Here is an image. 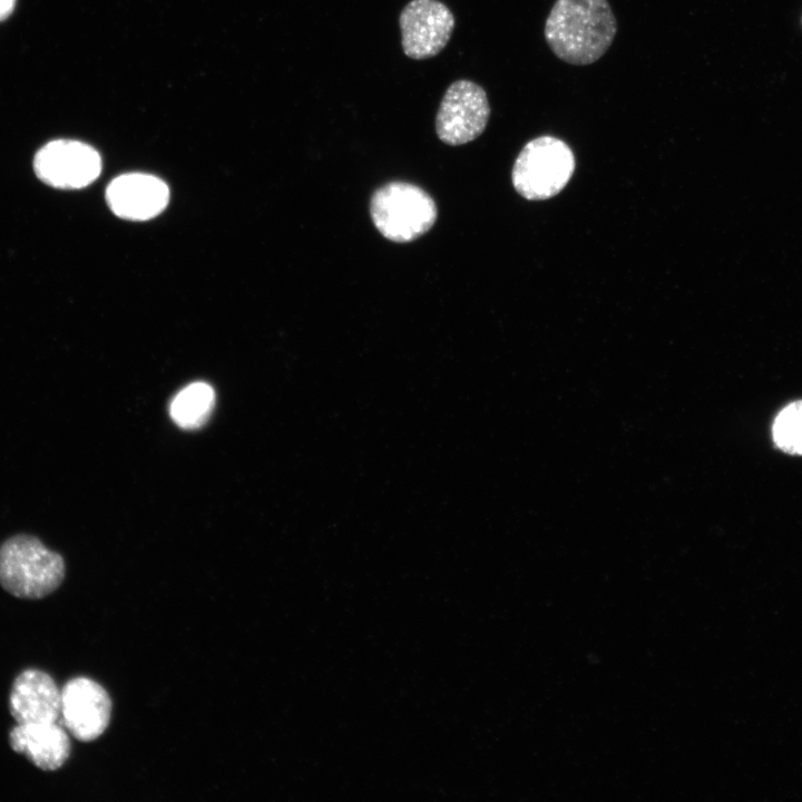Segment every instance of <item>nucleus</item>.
<instances>
[{
  "instance_id": "7ed1b4c3",
  "label": "nucleus",
  "mask_w": 802,
  "mask_h": 802,
  "mask_svg": "<svg viewBox=\"0 0 802 802\" xmlns=\"http://www.w3.org/2000/svg\"><path fill=\"white\" fill-rule=\"evenodd\" d=\"M376 229L388 239L405 243L426 234L437 219V206L421 187L392 182L378 188L370 202Z\"/></svg>"
},
{
  "instance_id": "f257e3e1",
  "label": "nucleus",
  "mask_w": 802,
  "mask_h": 802,
  "mask_svg": "<svg viewBox=\"0 0 802 802\" xmlns=\"http://www.w3.org/2000/svg\"><path fill=\"white\" fill-rule=\"evenodd\" d=\"M616 33L617 21L608 0H556L544 27L552 53L574 66L600 59Z\"/></svg>"
},
{
  "instance_id": "6e6552de",
  "label": "nucleus",
  "mask_w": 802,
  "mask_h": 802,
  "mask_svg": "<svg viewBox=\"0 0 802 802\" xmlns=\"http://www.w3.org/2000/svg\"><path fill=\"white\" fill-rule=\"evenodd\" d=\"M110 716L111 700L97 682L76 677L62 687L60 717L75 739L82 742L98 739L108 727Z\"/></svg>"
},
{
  "instance_id": "1a4fd4ad",
  "label": "nucleus",
  "mask_w": 802,
  "mask_h": 802,
  "mask_svg": "<svg viewBox=\"0 0 802 802\" xmlns=\"http://www.w3.org/2000/svg\"><path fill=\"white\" fill-rule=\"evenodd\" d=\"M106 199L117 216L131 221H146L165 209L169 190L158 177L130 173L118 176L108 185Z\"/></svg>"
},
{
  "instance_id": "39448f33",
  "label": "nucleus",
  "mask_w": 802,
  "mask_h": 802,
  "mask_svg": "<svg viewBox=\"0 0 802 802\" xmlns=\"http://www.w3.org/2000/svg\"><path fill=\"white\" fill-rule=\"evenodd\" d=\"M490 105L485 89L460 79L446 90L436 117V131L443 143L458 146L479 137L489 120Z\"/></svg>"
},
{
  "instance_id": "f8f14e48",
  "label": "nucleus",
  "mask_w": 802,
  "mask_h": 802,
  "mask_svg": "<svg viewBox=\"0 0 802 802\" xmlns=\"http://www.w3.org/2000/svg\"><path fill=\"white\" fill-rule=\"evenodd\" d=\"M215 405L214 389L205 382H193L173 398L169 413L186 430L198 429L209 419Z\"/></svg>"
},
{
  "instance_id": "ddd939ff",
  "label": "nucleus",
  "mask_w": 802,
  "mask_h": 802,
  "mask_svg": "<svg viewBox=\"0 0 802 802\" xmlns=\"http://www.w3.org/2000/svg\"><path fill=\"white\" fill-rule=\"evenodd\" d=\"M775 444L791 454H802V400L792 402L776 415L772 429Z\"/></svg>"
},
{
  "instance_id": "423d86ee",
  "label": "nucleus",
  "mask_w": 802,
  "mask_h": 802,
  "mask_svg": "<svg viewBox=\"0 0 802 802\" xmlns=\"http://www.w3.org/2000/svg\"><path fill=\"white\" fill-rule=\"evenodd\" d=\"M37 176L47 185L62 189L82 188L101 172V159L91 146L57 139L38 150L33 160Z\"/></svg>"
},
{
  "instance_id": "f03ea898",
  "label": "nucleus",
  "mask_w": 802,
  "mask_h": 802,
  "mask_svg": "<svg viewBox=\"0 0 802 802\" xmlns=\"http://www.w3.org/2000/svg\"><path fill=\"white\" fill-rule=\"evenodd\" d=\"M63 558L31 535H14L0 546V585L18 598L39 599L63 581Z\"/></svg>"
},
{
  "instance_id": "4468645a",
  "label": "nucleus",
  "mask_w": 802,
  "mask_h": 802,
  "mask_svg": "<svg viewBox=\"0 0 802 802\" xmlns=\"http://www.w3.org/2000/svg\"><path fill=\"white\" fill-rule=\"evenodd\" d=\"M16 0H0V20L10 14Z\"/></svg>"
},
{
  "instance_id": "9b49d317",
  "label": "nucleus",
  "mask_w": 802,
  "mask_h": 802,
  "mask_svg": "<svg viewBox=\"0 0 802 802\" xmlns=\"http://www.w3.org/2000/svg\"><path fill=\"white\" fill-rule=\"evenodd\" d=\"M9 743L14 752L48 772L60 769L71 751L69 736L58 722L17 724L9 733Z\"/></svg>"
},
{
  "instance_id": "20e7f679",
  "label": "nucleus",
  "mask_w": 802,
  "mask_h": 802,
  "mask_svg": "<svg viewBox=\"0 0 802 802\" xmlns=\"http://www.w3.org/2000/svg\"><path fill=\"white\" fill-rule=\"evenodd\" d=\"M575 169L570 147L559 138L539 136L520 150L512 167L515 189L526 199L542 200L557 195Z\"/></svg>"
},
{
  "instance_id": "0eeeda50",
  "label": "nucleus",
  "mask_w": 802,
  "mask_h": 802,
  "mask_svg": "<svg viewBox=\"0 0 802 802\" xmlns=\"http://www.w3.org/2000/svg\"><path fill=\"white\" fill-rule=\"evenodd\" d=\"M399 22L403 51L417 60L437 56L454 28L451 10L439 0H411L402 9Z\"/></svg>"
},
{
  "instance_id": "9d476101",
  "label": "nucleus",
  "mask_w": 802,
  "mask_h": 802,
  "mask_svg": "<svg viewBox=\"0 0 802 802\" xmlns=\"http://www.w3.org/2000/svg\"><path fill=\"white\" fill-rule=\"evenodd\" d=\"M9 708L17 724L58 722L61 691L47 673L26 669L12 684Z\"/></svg>"
}]
</instances>
